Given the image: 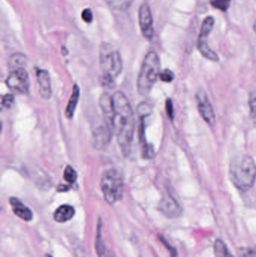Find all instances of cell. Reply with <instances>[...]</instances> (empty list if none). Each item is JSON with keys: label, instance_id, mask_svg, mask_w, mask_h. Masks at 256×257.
Here are the masks:
<instances>
[{"label": "cell", "instance_id": "f1b7e54d", "mask_svg": "<svg viewBox=\"0 0 256 257\" xmlns=\"http://www.w3.org/2000/svg\"><path fill=\"white\" fill-rule=\"evenodd\" d=\"M165 109H166L167 115L169 117L170 119L173 120V118H174V109H173L172 101L170 99L166 100Z\"/></svg>", "mask_w": 256, "mask_h": 257}, {"label": "cell", "instance_id": "9c48e42d", "mask_svg": "<svg viewBox=\"0 0 256 257\" xmlns=\"http://www.w3.org/2000/svg\"><path fill=\"white\" fill-rule=\"evenodd\" d=\"M138 22L140 32L146 39H151L153 36V20L149 5L143 3L139 8Z\"/></svg>", "mask_w": 256, "mask_h": 257}, {"label": "cell", "instance_id": "d4e9b609", "mask_svg": "<svg viewBox=\"0 0 256 257\" xmlns=\"http://www.w3.org/2000/svg\"><path fill=\"white\" fill-rule=\"evenodd\" d=\"M159 78L163 82L169 83L173 81L174 78V75L169 69H165L159 74Z\"/></svg>", "mask_w": 256, "mask_h": 257}, {"label": "cell", "instance_id": "484cf974", "mask_svg": "<svg viewBox=\"0 0 256 257\" xmlns=\"http://www.w3.org/2000/svg\"><path fill=\"white\" fill-rule=\"evenodd\" d=\"M81 17H82L83 20L85 21L86 23H91L93 19V14L91 9H90V8H85V9L82 11Z\"/></svg>", "mask_w": 256, "mask_h": 257}, {"label": "cell", "instance_id": "8992f818", "mask_svg": "<svg viewBox=\"0 0 256 257\" xmlns=\"http://www.w3.org/2000/svg\"><path fill=\"white\" fill-rule=\"evenodd\" d=\"M9 89L20 94H26L29 91V75L23 68L14 69L11 72L5 81Z\"/></svg>", "mask_w": 256, "mask_h": 257}, {"label": "cell", "instance_id": "d6a6232c", "mask_svg": "<svg viewBox=\"0 0 256 257\" xmlns=\"http://www.w3.org/2000/svg\"><path fill=\"white\" fill-rule=\"evenodd\" d=\"M47 257H52L51 256H47Z\"/></svg>", "mask_w": 256, "mask_h": 257}, {"label": "cell", "instance_id": "603a6c76", "mask_svg": "<svg viewBox=\"0 0 256 257\" xmlns=\"http://www.w3.org/2000/svg\"><path fill=\"white\" fill-rule=\"evenodd\" d=\"M65 181H67L69 184H74L77 181L78 175L75 170L70 165H68L65 168L64 173H63Z\"/></svg>", "mask_w": 256, "mask_h": 257}, {"label": "cell", "instance_id": "9a60e30c", "mask_svg": "<svg viewBox=\"0 0 256 257\" xmlns=\"http://www.w3.org/2000/svg\"><path fill=\"white\" fill-rule=\"evenodd\" d=\"M75 214L73 207L69 205H61L54 212V219L57 223H66L72 220Z\"/></svg>", "mask_w": 256, "mask_h": 257}, {"label": "cell", "instance_id": "3957f363", "mask_svg": "<svg viewBox=\"0 0 256 257\" xmlns=\"http://www.w3.org/2000/svg\"><path fill=\"white\" fill-rule=\"evenodd\" d=\"M229 176L234 185L242 191H247L254 185L256 179V165L249 155L235 158L231 162Z\"/></svg>", "mask_w": 256, "mask_h": 257}, {"label": "cell", "instance_id": "8fae6325", "mask_svg": "<svg viewBox=\"0 0 256 257\" xmlns=\"http://www.w3.org/2000/svg\"><path fill=\"white\" fill-rule=\"evenodd\" d=\"M99 106L104 115L106 125L113 131L112 121H113L114 107L112 96L109 95L108 93L102 94L99 99Z\"/></svg>", "mask_w": 256, "mask_h": 257}, {"label": "cell", "instance_id": "cb8c5ba5", "mask_svg": "<svg viewBox=\"0 0 256 257\" xmlns=\"http://www.w3.org/2000/svg\"><path fill=\"white\" fill-rule=\"evenodd\" d=\"M232 0H210L211 5L220 11H226L230 7Z\"/></svg>", "mask_w": 256, "mask_h": 257}, {"label": "cell", "instance_id": "4fadbf2b", "mask_svg": "<svg viewBox=\"0 0 256 257\" xmlns=\"http://www.w3.org/2000/svg\"><path fill=\"white\" fill-rule=\"evenodd\" d=\"M9 203L16 216L24 221H30L32 219L33 214L32 211L21 202V201L17 198L11 197L10 198Z\"/></svg>", "mask_w": 256, "mask_h": 257}, {"label": "cell", "instance_id": "5b68a950", "mask_svg": "<svg viewBox=\"0 0 256 257\" xmlns=\"http://www.w3.org/2000/svg\"><path fill=\"white\" fill-rule=\"evenodd\" d=\"M101 188L108 203L114 205L124 196V181L121 173L115 168L107 170L102 175Z\"/></svg>", "mask_w": 256, "mask_h": 257}, {"label": "cell", "instance_id": "e0dca14e", "mask_svg": "<svg viewBox=\"0 0 256 257\" xmlns=\"http://www.w3.org/2000/svg\"><path fill=\"white\" fill-rule=\"evenodd\" d=\"M79 88L75 84L73 87L72 96H71L70 100H69L67 107L66 109V117L69 118V119H71L73 117L74 114H75L77 104H78V100H79Z\"/></svg>", "mask_w": 256, "mask_h": 257}, {"label": "cell", "instance_id": "5bb4252c", "mask_svg": "<svg viewBox=\"0 0 256 257\" xmlns=\"http://www.w3.org/2000/svg\"><path fill=\"white\" fill-rule=\"evenodd\" d=\"M139 118H140V124H139L138 136L142 155L144 158L150 159L154 155V150L152 147L149 146L146 142V137H145L144 119L146 116H139Z\"/></svg>", "mask_w": 256, "mask_h": 257}, {"label": "cell", "instance_id": "836d02e7", "mask_svg": "<svg viewBox=\"0 0 256 257\" xmlns=\"http://www.w3.org/2000/svg\"><path fill=\"white\" fill-rule=\"evenodd\" d=\"M107 257H111V256H107Z\"/></svg>", "mask_w": 256, "mask_h": 257}, {"label": "cell", "instance_id": "d6986e66", "mask_svg": "<svg viewBox=\"0 0 256 257\" xmlns=\"http://www.w3.org/2000/svg\"><path fill=\"white\" fill-rule=\"evenodd\" d=\"M26 56L22 54H15L10 57L9 61H8V66H9L10 69L14 70V69L23 68L26 65Z\"/></svg>", "mask_w": 256, "mask_h": 257}, {"label": "cell", "instance_id": "6da1fadb", "mask_svg": "<svg viewBox=\"0 0 256 257\" xmlns=\"http://www.w3.org/2000/svg\"><path fill=\"white\" fill-rule=\"evenodd\" d=\"M114 115L112 129L116 135L120 149L124 156L131 151L134 132V118L131 104L124 93H115L113 96Z\"/></svg>", "mask_w": 256, "mask_h": 257}, {"label": "cell", "instance_id": "7402d4cb", "mask_svg": "<svg viewBox=\"0 0 256 257\" xmlns=\"http://www.w3.org/2000/svg\"><path fill=\"white\" fill-rule=\"evenodd\" d=\"M249 106L250 109V115L253 124L256 127V92H251L249 97Z\"/></svg>", "mask_w": 256, "mask_h": 257}, {"label": "cell", "instance_id": "ba28073f", "mask_svg": "<svg viewBox=\"0 0 256 257\" xmlns=\"http://www.w3.org/2000/svg\"><path fill=\"white\" fill-rule=\"evenodd\" d=\"M196 100L201 118L208 125L213 127L216 123V115L208 96L204 91H199L197 93Z\"/></svg>", "mask_w": 256, "mask_h": 257}, {"label": "cell", "instance_id": "7c38bea8", "mask_svg": "<svg viewBox=\"0 0 256 257\" xmlns=\"http://www.w3.org/2000/svg\"><path fill=\"white\" fill-rule=\"evenodd\" d=\"M37 81L39 85V94L41 98L44 100H49L52 94L51 84H50V75L45 70L38 69L37 71Z\"/></svg>", "mask_w": 256, "mask_h": 257}, {"label": "cell", "instance_id": "f546056e", "mask_svg": "<svg viewBox=\"0 0 256 257\" xmlns=\"http://www.w3.org/2000/svg\"><path fill=\"white\" fill-rule=\"evenodd\" d=\"M160 240L161 242H162V243L167 247V248L169 250V251H171L170 253H171V257H177V253L174 251V248H173L172 247H171V245H170L169 244L165 241V239H164L163 238L160 237Z\"/></svg>", "mask_w": 256, "mask_h": 257}, {"label": "cell", "instance_id": "83f0119b", "mask_svg": "<svg viewBox=\"0 0 256 257\" xmlns=\"http://www.w3.org/2000/svg\"><path fill=\"white\" fill-rule=\"evenodd\" d=\"M98 237L97 240H96V250H97L98 254H99V257H100L101 254L103 253V247L101 246L102 245V241H101L100 239V223H99V226H98Z\"/></svg>", "mask_w": 256, "mask_h": 257}, {"label": "cell", "instance_id": "4dcf8cb0", "mask_svg": "<svg viewBox=\"0 0 256 257\" xmlns=\"http://www.w3.org/2000/svg\"><path fill=\"white\" fill-rule=\"evenodd\" d=\"M243 257H256V252L251 251V250H247L242 252Z\"/></svg>", "mask_w": 256, "mask_h": 257}, {"label": "cell", "instance_id": "7a4b0ae2", "mask_svg": "<svg viewBox=\"0 0 256 257\" xmlns=\"http://www.w3.org/2000/svg\"><path fill=\"white\" fill-rule=\"evenodd\" d=\"M100 83L104 88H112L115 80L122 72L123 61L121 54L109 43H102L99 47Z\"/></svg>", "mask_w": 256, "mask_h": 257}, {"label": "cell", "instance_id": "44dd1931", "mask_svg": "<svg viewBox=\"0 0 256 257\" xmlns=\"http://www.w3.org/2000/svg\"><path fill=\"white\" fill-rule=\"evenodd\" d=\"M214 253H215L216 257H234L229 253L224 242L220 239H217L214 243Z\"/></svg>", "mask_w": 256, "mask_h": 257}, {"label": "cell", "instance_id": "4316f807", "mask_svg": "<svg viewBox=\"0 0 256 257\" xmlns=\"http://www.w3.org/2000/svg\"><path fill=\"white\" fill-rule=\"evenodd\" d=\"M14 103V97L11 94H6L2 99V105L5 108H10Z\"/></svg>", "mask_w": 256, "mask_h": 257}, {"label": "cell", "instance_id": "1f68e13d", "mask_svg": "<svg viewBox=\"0 0 256 257\" xmlns=\"http://www.w3.org/2000/svg\"><path fill=\"white\" fill-rule=\"evenodd\" d=\"M254 30H255V32H256V23H255V24H254Z\"/></svg>", "mask_w": 256, "mask_h": 257}, {"label": "cell", "instance_id": "ffe728a7", "mask_svg": "<svg viewBox=\"0 0 256 257\" xmlns=\"http://www.w3.org/2000/svg\"><path fill=\"white\" fill-rule=\"evenodd\" d=\"M214 26V19L212 17H207L203 21L198 38H207L212 31Z\"/></svg>", "mask_w": 256, "mask_h": 257}, {"label": "cell", "instance_id": "30bf717a", "mask_svg": "<svg viewBox=\"0 0 256 257\" xmlns=\"http://www.w3.org/2000/svg\"><path fill=\"white\" fill-rule=\"evenodd\" d=\"M113 131L107 125L98 127L93 133L91 141L95 148L102 150L107 147L112 139Z\"/></svg>", "mask_w": 256, "mask_h": 257}, {"label": "cell", "instance_id": "2e32d148", "mask_svg": "<svg viewBox=\"0 0 256 257\" xmlns=\"http://www.w3.org/2000/svg\"><path fill=\"white\" fill-rule=\"evenodd\" d=\"M197 47H198L199 52L201 53L205 58L208 59V60H211V61H218V55L208 46V43H207L206 41V38H198V42H197Z\"/></svg>", "mask_w": 256, "mask_h": 257}, {"label": "cell", "instance_id": "ac0fdd59", "mask_svg": "<svg viewBox=\"0 0 256 257\" xmlns=\"http://www.w3.org/2000/svg\"><path fill=\"white\" fill-rule=\"evenodd\" d=\"M111 8L117 11H126L131 6L133 0H104Z\"/></svg>", "mask_w": 256, "mask_h": 257}, {"label": "cell", "instance_id": "52a82bcc", "mask_svg": "<svg viewBox=\"0 0 256 257\" xmlns=\"http://www.w3.org/2000/svg\"><path fill=\"white\" fill-rule=\"evenodd\" d=\"M159 209L165 216L175 218L182 214V208L174 193L168 190L159 202Z\"/></svg>", "mask_w": 256, "mask_h": 257}, {"label": "cell", "instance_id": "277c9868", "mask_svg": "<svg viewBox=\"0 0 256 257\" xmlns=\"http://www.w3.org/2000/svg\"><path fill=\"white\" fill-rule=\"evenodd\" d=\"M160 74V60L154 51L145 56L137 79V92L146 96L150 92Z\"/></svg>", "mask_w": 256, "mask_h": 257}]
</instances>
